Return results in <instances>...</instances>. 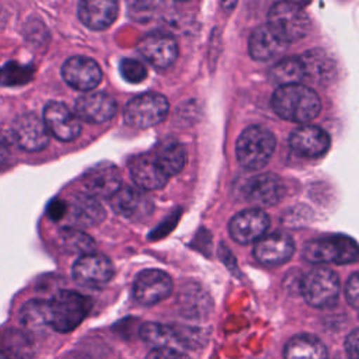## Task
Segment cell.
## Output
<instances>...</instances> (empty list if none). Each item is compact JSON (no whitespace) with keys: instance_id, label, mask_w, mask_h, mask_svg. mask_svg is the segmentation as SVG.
I'll return each instance as SVG.
<instances>
[{"instance_id":"6da1fadb","label":"cell","mask_w":359,"mask_h":359,"mask_svg":"<svg viewBox=\"0 0 359 359\" xmlns=\"http://www.w3.org/2000/svg\"><path fill=\"white\" fill-rule=\"evenodd\" d=\"M271 105L282 119L304 125L317 118L321 100L313 88L299 83L278 87L272 94Z\"/></svg>"},{"instance_id":"7a4b0ae2","label":"cell","mask_w":359,"mask_h":359,"mask_svg":"<svg viewBox=\"0 0 359 359\" xmlns=\"http://www.w3.org/2000/svg\"><path fill=\"white\" fill-rule=\"evenodd\" d=\"M276 147L275 135L265 126L245 128L236 142L237 161L248 170H258L268 164Z\"/></svg>"},{"instance_id":"3957f363","label":"cell","mask_w":359,"mask_h":359,"mask_svg":"<svg viewBox=\"0 0 359 359\" xmlns=\"http://www.w3.org/2000/svg\"><path fill=\"white\" fill-rule=\"evenodd\" d=\"M269 31L285 45L304 38L310 29V20L300 3L278 1L268 11Z\"/></svg>"},{"instance_id":"277c9868","label":"cell","mask_w":359,"mask_h":359,"mask_svg":"<svg viewBox=\"0 0 359 359\" xmlns=\"http://www.w3.org/2000/svg\"><path fill=\"white\" fill-rule=\"evenodd\" d=\"M90 303L87 297L73 290L57 292L46 302L48 325L59 332L74 330L87 316Z\"/></svg>"},{"instance_id":"5b68a950","label":"cell","mask_w":359,"mask_h":359,"mask_svg":"<svg viewBox=\"0 0 359 359\" xmlns=\"http://www.w3.org/2000/svg\"><path fill=\"white\" fill-rule=\"evenodd\" d=\"M358 244L349 236H328L306 243L303 258L311 264H352L358 259Z\"/></svg>"},{"instance_id":"8992f818","label":"cell","mask_w":359,"mask_h":359,"mask_svg":"<svg viewBox=\"0 0 359 359\" xmlns=\"http://www.w3.org/2000/svg\"><path fill=\"white\" fill-rule=\"evenodd\" d=\"M168 115V101L158 93H143L133 97L123 108V121L137 129L158 125Z\"/></svg>"},{"instance_id":"52a82bcc","label":"cell","mask_w":359,"mask_h":359,"mask_svg":"<svg viewBox=\"0 0 359 359\" xmlns=\"http://www.w3.org/2000/svg\"><path fill=\"white\" fill-rule=\"evenodd\" d=\"M304 300L317 309H327L335 304L339 294L338 275L324 266L307 272L300 283Z\"/></svg>"},{"instance_id":"ba28073f","label":"cell","mask_w":359,"mask_h":359,"mask_svg":"<svg viewBox=\"0 0 359 359\" xmlns=\"http://www.w3.org/2000/svg\"><path fill=\"white\" fill-rule=\"evenodd\" d=\"M140 338L156 348H195L202 344V337L194 330H181L177 327L160 324V323H144L139 330Z\"/></svg>"},{"instance_id":"9c48e42d","label":"cell","mask_w":359,"mask_h":359,"mask_svg":"<svg viewBox=\"0 0 359 359\" xmlns=\"http://www.w3.org/2000/svg\"><path fill=\"white\" fill-rule=\"evenodd\" d=\"M132 290L136 302L144 306H151L170 296L172 280L164 271L149 268L136 275Z\"/></svg>"},{"instance_id":"30bf717a","label":"cell","mask_w":359,"mask_h":359,"mask_svg":"<svg viewBox=\"0 0 359 359\" xmlns=\"http://www.w3.org/2000/svg\"><path fill=\"white\" fill-rule=\"evenodd\" d=\"M114 269L111 261L95 252L80 255L72 268L73 279L87 287H100L112 278Z\"/></svg>"},{"instance_id":"8fae6325","label":"cell","mask_w":359,"mask_h":359,"mask_svg":"<svg viewBox=\"0 0 359 359\" xmlns=\"http://www.w3.org/2000/svg\"><path fill=\"white\" fill-rule=\"evenodd\" d=\"M11 132L17 146L25 151H39L49 143V132L43 121L31 112L18 115Z\"/></svg>"},{"instance_id":"7c38bea8","label":"cell","mask_w":359,"mask_h":359,"mask_svg":"<svg viewBox=\"0 0 359 359\" xmlns=\"http://www.w3.org/2000/svg\"><path fill=\"white\" fill-rule=\"evenodd\" d=\"M268 227V215L262 209L252 208L241 210L231 217L229 223V233L234 241L240 244H250L265 236Z\"/></svg>"},{"instance_id":"4fadbf2b","label":"cell","mask_w":359,"mask_h":359,"mask_svg":"<svg viewBox=\"0 0 359 359\" xmlns=\"http://www.w3.org/2000/svg\"><path fill=\"white\" fill-rule=\"evenodd\" d=\"M63 80L80 91L94 90L102 79L100 65L87 56H72L62 66Z\"/></svg>"},{"instance_id":"5bb4252c","label":"cell","mask_w":359,"mask_h":359,"mask_svg":"<svg viewBox=\"0 0 359 359\" xmlns=\"http://www.w3.org/2000/svg\"><path fill=\"white\" fill-rule=\"evenodd\" d=\"M140 55L154 67L165 69L178 56V45L172 35L161 31L147 34L137 46Z\"/></svg>"},{"instance_id":"9a60e30c","label":"cell","mask_w":359,"mask_h":359,"mask_svg":"<svg viewBox=\"0 0 359 359\" xmlns=\"http://www.w3.org/2000/svg\"><path fill=\"white\" fill-rule=\"evenodd\" d=\"M43 123L48 132L62 142H72L81 132V125L77 116L59 101L46 104L43 109Z\"/></svg>"},{"instance_id":"2e32d148","label":"cell","mask_w":359,"mask_h":359,"mask_svg":"<svg viewBox=\"0 0 359 359\" xmlns=\"http://www.w3.org/2000/svg\"><path fill=\"white\" fill-rule=\"evenodd\" d=\"M283 180L273 172H262L250 178L244 185V198L257 206L278 203L285 195Z\"/></svg>"},{"instance_id":"e0dca14e","label":"cell","mask_w":359,"mask_h":359,"mask_svg":"<svg viewBox=\"0 0 359 359\" xmlns=\"http://www.w3.org/2000/svg\"><path fill=\"white\" fill-rule=\"evenodd\" d=\"M294 252L293 238L280 231L262 236L254 243L252 254L264 265H280L289 261Z\"/></svg>"},{"instance_id":"ac0fdd59","label":"cell","mask_w":359,"mask_h":359,"mask_svg":"<svg viewBox=\"0 0 359 359\" xmlns=\"http://www.w3.org/2000/svg\"><path fill=\"white\" fill-rule=\"evenodd\" d=\"M84 192L95 199L112 198L121 188L122 181L118 168L111 163H98L83 178Z\"/></svg>"},{"instance_id":"d6986e66","label":"cell","mask_w":359,"mask_h":359,"mask_svg":"<svg viewBox=\"0 0 359 359\" xmlns=\"http://www.w3.org/2000/svg\"><path fill=\"white\" fill-rule=\"evenodd\" d=\"M74 108L81 121L90 123H102L115 115L116 101L107 93L88 91L76 100Z\"/></svg>"},{"instance_id":"ffe728a7","label":"cell","mask_w":359,"mask_h":359,"mask_svg":"<svg viewBox=\"0 0 359 359\" xmlns=\"http://www.w3.org/2000/svg\"><path fill=\"white\" fill-rule=\"evenodd\" d=\"M328 133L316 125H302L289 136L290 149L304 157H320L330 149Z\"/></svg>"},{"instance_id":"44dd1931","label":"cell","mask_w":359,"mask_h":359,"mask_svg":"<svg viewBox=\"0 0 359 359\" xmlns=\"http://www.w3.org/2000/svg\"><path fill=\"white\" fill-rule=\"evenodd\" d=\"M77 15L87 28L102 31L115 22L118 3L112 0H83L79 3Z\"/></svg>"},{"instance_id":"7402d4cb","label":"cell","mask_w":359,"mask_h":359,"mask_svg":"<svg viewBox=\"0 0 359 359\" xmlns=\"http://www.w3.org/2000/svg\"><path fill=\"white\" fill-rule=\"evenodd\" d=\"M129 171L133 182L144 191L161 189L168 181V177L150 153L135 157L130 163Z\"/></svg>"},{"instance_id":"603a6c76","label":"cell","mask_w":359,"mask_h":359,"mask_svg":"<svg viewBox=\"0 0 359 359\" xmlns=\"http://www.w3.org/2000/svg\"><path fill=\"white\" fill-rule=\"evenodd\" d=\"M299 57L303 65L304 79H310L318 84H327L337 74L335 62L324 49L314 48Z\"/></svg>"},{"instance_id":"cb8c5ba5","label":"cell","mask_w":359,"mask_h":359,"mask_svg":"<svg viewBox=\"0 0 359 359\" xmlns=\"http://www.w3.org/2000/svg\"><path fill=\"white\" fill-rule=\"evenodd\" d=\"M112 208L122 216L133 220L146 217L151 212V202L136 188L123 187L112 198Z\"/></svg>"},{"instance_id":"d4e9b609","label":"cell","mask_w":359,"mask_h":359,"mask_svg":"<svg viewBox=\"0 0 359 359\" xmlns=\"http://www.w3.org/2000/svg\"><path fill=\"white\" fill-rule=\"evenodd\" d=\"M150 154L168 178L178 174L187 163V151L184 146L174 139L163 140Z\"/></svg>"},{"instance_id":"484cf974","label":"cell","mask_w":359,"mask_h":359,"mask_svg":"<svg viewBox=\"0 0 359 359\" xmlns=\"http://www.w3.org/2000/svg\"><path fill=\"white\" fill-rule=\"evenodd\" d=\"M286 45L280 42L266 25H261L252 31L248 39V53L254 60L266 62L279 55Z\"/></svg>"},{"instance_id":"4316f807","label":"cell","mask_w":359,"mask_h":359,"mask_svg":"<svg viewBox=\"0 0 359 359\" xmlns=\"http://www.w3.org/2000/svg\"><path fill=\"white\" fill-rule=\"evenodd\" d=\"M285 359H327V348L311 334L292 337L283 352Z\"/></svg>"},{"instance_id":"83f0119b","label":"cell","mask_w":359,"mask_h":359,"mask_svg":"<svg viewBox=\"0 0 359 359\" xmlns=\"http://www.w3.org/2000/svg\"><path fill=\"white\" fill-rule=\"evenodd\" d=\"M34 353L28 337L14 328H7L0 334V355L4 359H31Z\"/></svg>"},{"instance_id":"f1b7e54d","label":"cell","mask_w":359,"mask_h":359,"mask_svg":"<svg viewBox=\"0 0 359 359\" xmlns=\"http://www.w3.org/2000/svg\"><path fill=\"white\" fill-rule=\"evenodd\" d=\"M72 215L77 223L84 226L98 224L105 217V212L98 199L87 195L86 192L79 194L74 198L72 205Z\"/></svg>"},{"instance_id":"f546056e","label":"cell","mask_w":359,"mask_h":359,"mask_svg":"<svg viewBox=\"0 0 359 359\" xmlns=\"http://www.w3.org/2000/svg\"><path fill=\"white\" fill-rule=\"evenodd\" d=\"M269 77L273 83L282 86L299 84L304 79L303 65L299 56H289L278 60L269 70Z\"/></svg>"},{"instance_id":"4dcf8cb0","label":"cell","mask_w":359,"mask_h":359,"mask_svg":"<svg viewBox=\"0 0 359 359\" xmlns=\"http://www.w3.org/2000/svg\"><path fill=\"white\" fill-rule=\"evenodd\" d=\"M59 245L69 254H90L94 250V240L77 229H63L57 234Z\"/></svg>"},{"instance_id":"1f68e13d","label":"cell","mask_w":359,"mask_h":359,"mask_svg":"<svg viewBox=\"0 0 359 359\" xmlns=\"http://www.w3.org/2000/svg\"><path fill=\"white\" fill-rule=\"evenodd\" d=\"M21 323L28 328H39L48 325L46 316V302L45 300H31L25 303L20 313Z\"/></svg>"},{"instance_id":"d6a6232c","label":"cell","mask_w":359,"mask_h":359,"mask_svg":"<svg viewBox=\"0 0 359 359\" xmlns=\"http://www.w3.org/2000/svg\"><path fill=\"white\" fill-rule=\"evenodd\" d=\"M119 72L121 76L128 81V83H140L144 80L147 76V70L143 63H140L136 59L125 57L119 63Z\"/></svg>"},{"instance_id":"836d02e7","label":"cell","mask_w":359,"mask_h":359,"mask_svg":"<svg viewBox=\"0 0 359 359\" xmlns=\"http://www.w3.org/2000/svg\"><path fill=\"white\" fill-rule=\"evenodd\" d=\"M28 77V67L17 63H7L0 70V80L3 84H20Z\"/></svg>"},{"instance_id":"e575fe53","label":"cell","mask_w":359,"mask_h":359,"mask_svg":"<svg viewBox=\"0 0 359 359\" xmlns=\"http://www.w3.org/2000/svg\"><path fill=\"white\" fill-rule=\"evenodd\" d=\"M345 297L348 300V303L353 307L358 309V299H359V278L358 273L353 272L345 285Z\"/></svg>"},{"instance_id":"d590c367","label":"cell","mask_w":359,"mask_h":359,"mask_svg":"<svg viewBox=\"0 0 359 359\" xmlns=\"http://www.w3.org/2000/svg\"><path fill=\"white\" fill-rule=\"evenodd\" d=\"M146 359H189V358L185 353H182L180 349L156 348L147 355Z\"/></svg>"},{"instance_id":"8d00e7d4","label":"cell","mask_w":359,"mask_h":359,"mask_svg":"<svg viewBox=\"0 0 359 359\" xmlns=\"http://www.w3.org/2000/svg\"><path fill=\"white\" fill-rule=\"evenodd\" d=\"M358 330H352L345 339V352L348 359H358Z\"/></svg>"},{"instance_id":"74e56055","label":"cell","mask_w":359,"mask_h":359,"mask_svg":"<svg viewBox=\"0 0 359 359\" xmlns=\"http://www.w3.org/2000/svg\"><path fill=\"white\" fill-rule=\"evenodd\" d=\"M11 157V144L6 135L0 132V168L4 167Z\"/></svg>"},{"instance_id":"f35d334b","label":"cell","mask_w":359,"mask_h":359,"mask_svg":"<svg viewBox=\"0 0 359 359\" xmlns=\"http://www.w3.org/2000/svg\"><path fill=\"white\" fill-rule=\"evenodd\" d=\"M66 212V205L63 202H59V201H55L50 206H49V215L52 219H60Z\"/></svg>"},{"instance_id":"ab89813d","label":"cell","mask_w":359,"mask_h":359,"mask_svg":"<svg viewBox=\"0 0 359 359\" xmlns=\"http://www.w3.org/2000/svg\"><path fill=\"white\" fill-rule=\"evenodd\" d=\"M1 20H3V17H1V10H0V24H1Z\"/></svg>"},{"instance_id":"60d3db41","label":"cell","mask_w":359,"mask_h":359,"mask_svg":"<svg viewBox=\"0 0 359 359\" xmlns=\"http://www.w3.org/2000/svg\"><path fill=\"white\" fill-rule=\"evenodd\" d=\"M334 359H341V358H334Z\"/></svg>"}]
</instances>
